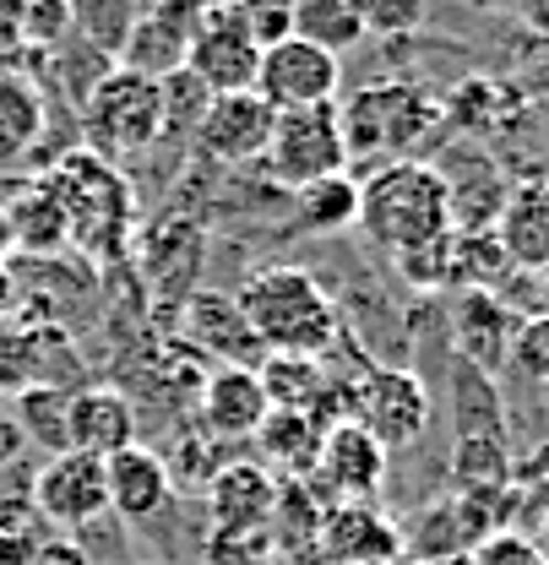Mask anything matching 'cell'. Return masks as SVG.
<instances>
[{
    "label": "cell",
    "instance_id": "1",
    "mask_svg": "<svg viewBox=\"0 0 549 565\" xmlns=\"http://www.w3.org/2000/svg\"><path fill=\"white\" fill-rule=\"evenodd\" d=\"M234 299H240L256 343L267 353H310V359H321L344 332V310L332 305L321 278L305 273V267H283V262L256 267L251 278L240 282Z\"/></svg>",
    "mask_w": 549,
    "mask_h": 565
},
{
    "label": "cell",
    "instance_id": "2",
    "mask_svg": "<svg viewBox=\"0 0 549 565\" xmlns=\"http://www.w3.org/2000/svg\"><path fill=\"white\" fill-rule=\"evenodd\" d=\"M370 245H381L387 256L413 250L435 234H452V207H446V185L435 174V163L424 158H398L381 163L359 180V223Z\"/></svg>",
    "mask_w": 549,
    "mask_h": 565
},
{
    "label": "cell",
    "instance_id": "3",
    "mask_svg": "<svg viewBox=\"0 0 549 565\" xmlns=\"http://www.w3.org/2000/svg\"><path fill=\"white\" fill-rule=\"evenodd\" d=\"M338 120H344V147H348V169L353 163H398L409 158L413 147H424L430 131H441L446 109L409 82H387V87H365L359 98L338 104Z\"/></svg>",
    "mask_w": 549,
    "mask_h": 565
},
{
    "label": "cell",
    "instance_id": "4",
    "mask_svg": "<svg viewBox=\"0 0 549 565\" xmlns=\"http://www.w3.org/2000/svg\"><path fill=\"white\" fill-rule=\"evenodd\" d=\"M44 185L55 191V202L66 212L71 239H82L98 256H120L126 228H131V191H126V180L115 174L109 158H98V152H66L61 169Z\"/></svg>",
    "mask_w": 549,
    "mask_h": 565
},
{
    "label": "cell",
    "instance_id": "5",
    "mask_svg": "<svg viewBox=\"0 0 549 565\" xmlns=\"http://www.w3.org/2000/svg\"><path fill=\"white\" fill-rule=\"evenodd\" d=\"M267 174L277 191H305L327 174H348V147L338 104H310V109H277L273 137H267Z\"/></svg>",
    "mask_w": 549,
    "mask_h": 565
},
{
    "label": "cell",
    "instance_id": "6",
    "mask_svg": "<svg viewBox=\"0 0 549 565\" xmlns=\"http://www.w3.org/2000/svg\"><path fill=\"white\" fill-rule=\"evenodd\" d=\"M158 131H163V87L152 76L115 66L87 87V141H93L87 152L126 158L158 141Z\"/></svg>",
    "mask_w": 549,
    "mask_h": 565
},
{
    "label": "cell",
    "instance_id": "7",
    "mask_svg": "<svg viewBox=\"0 0 549 565\" xmlns=\"http://www.w3.org/2000/svg\"><path fill=\"white\" fill-rule=\"evenodd\" d=\"M348 419L359 424L387 457L413 446L424 429H430V392L413 370H398V364H370L359 392H353V414Z\"/></svg>",
    "mask_w": 549,
    "mask_h": 565
},
{
    "label": "cell",
    "instance_id": "8",
    "mask_svg": "<svg viewBox=\"0 0 549 565\" xmlns=\"http://www.w3.org/2000/svg\"><path fill=\"white\" fill-rule=\"evenodd\" d=\"M338 87H344V66L338 55H327L321 44H305V39H277L262 50V66H256V93L277 109H310V104H338Z\"/></svg>",
    "mask_w": 549,
    "mask_h": 565
},
{
    "label": "cell",
    "instance_id": "9",
    "mask_svg": "<svg viewBox=\"0 0 549 565\" xmlns=\"http://www.w3.org/2000/svg\"><path fill=\"white\" fill-rule=\"evenodd\" d=\"M316 561L321 565H398L403 539L398 522L376 500H327L316 522Z\"/></svg>",
    "mask_w": 549,
    "mask_h": 565
},
{
    "label": "cell",
    "instance_id": "10",
    "mask_svg": "<svg viewBox=\"0 0 549 565\" xmlns=\"http://www.w3.org/2000/svg\"><path fill=\"white\" fill-rule=\"evenodd\" d=\"M33 511H39L50 527H66V533H82V527H93L98 516H109L104 457H87V451H55V457L39 468Z\"/></svg>",
    "mask_w": 549,
    "mask_h": 565
},
{
    "label": "cell",
    "instance_id": "11",
    "mask_svg": "<svg viewBox=\"0 0 549 565\" xmlns=\"http://www.w3.org/2000/svg\"><path fill=\"white\" fill-rule=\"evenodd\" d=\"M180 343L197 349L202 359H212V364H245V370H256L267 359V349L256 343V332H251V321L240 310V299L234 294H218V288H191L180 299Z\"/></svg>",
    "mask_w": 549,
    "mask_h": 565
},
{
    "label": "cell",
    "instance_id": "12",
    "mask_svg": "<svg viewBox=\"0 0 549 565\" xmlns=\"http://www.w3.org/2000/svg\"><path fill=\"white\" fill-rule=\"evenodd\" d=\"M381 484H387V451L353 419L327 424L321 457H316V473H310V490L321 494V500H376Z\"/></svg>",
    "mask_w": 549,
    "mask_h": 565
},
{
    "label": "cell",
    "instance_id": "13",
    "mask_svg": "<svg viewBox=\"0 0 549 565\" xmlns=\"http://www.w3.org/2000/svg\"><path fill=\"white\" fill-rule=\"evenodd\" d=\"M273 137V104L262 93H218L207 98L202 120H197V147L212 163H251L267 152Z\"/></svg>",
    "mask_w": 549,
    "mask_h": 565
},
{
    "label": "cell",
    "instance_id": "14",
    "mask_svg": "<svg viewBox=\"0 0 549 565\" xmlns=\"http://www.w3.org/2000/svg\"><path fill=\"white\" fill-rule=\"evenodd\" d=\"M197 28H202L197 0H152L147 17H141L137 28H131V39H126L120 66L137 71V76H152V82L186 71V55H191Z\"/></svg>",
    "mask_w": 549,
    "mask_h": 565
},
{
    "label": "cell",
    "instance_id": "15",
    "mask_svg": "<svg viewBox=\"0 0 549 565\" xmlns=\"http://www.w3.org/2000/svg\"><path fill=\"white\" fill-rule=\"evenodd\" d=\"M435 174L446 185V207H452L457 234H479V228L500 223V212L511 202V185L495 169V158H484L479 147H457V152H446V163H435Z\"/></svg>",
    "mask_w": 549,
    "mask_h": 565
},
{
    "label": "cell",
    "instance_id": "16",
    "mask_svg": "<svg viewBox=\"0 0 549 565\" xmlns=\"http://www.w3.org/2000/svg\"><path fill=\"white\" fill-rule=\"evenodd\" d=\"M197 414H202V429L218 446H234V440H256V429L273 408H267V392H262L256 370L212 364L202 392H197Z\"/></svg>",
    "mask_w": 549,
    "mask_h": 565
},
{
    "label": "cell",
    "instance_id": "17",
    "mask_svg": "<svg viewBox=\"0 0 549 565\" xmlns=\"http://www.w3.org/2000/svg\"><path fill=\"white\" fill-rule=\"evenodd\" d=\"M256 66H262V44L234 22V17H202L186 71L202 82L207 93H256Z\"/></svg>",
    "mask_w": 549,
    "mask_h": 565
},
{
    "label": "cell",
    "instance_id": "18",
    "mask_svg": "<svg viewBox=\"0 0 549 565\" xmlns=\"http://www.w3.org/2000/svg\"><path fill=\"white\" fill-rule=\"evenodd\" d=\"M452 353L463 364H474L484 375H500L506 370V349H511V332L522 316H511V305L500 294H484V288H463L452 294Z\"/></svg>",
    "mask_w": 549,
    "mask_h": 565
},
{
    "label": "cell",
    "instance_id": "19",
    "mask_svg": "<svg viewBox=\"0 0 549 565\" xmlns=\"http://www.w3.org/2000/svg\"><path fill=\"white\" fill-rule=\"evenodd\" d=\"M273 505H277V479L262 462H251V457L223 462V468L207 479L212 533H229V539H240V533H267Z\"/></svg>",
    "mask_w": 549,
    "mask_h": 565
},
{
    "label": "cell",
    "instance_id": "20",
    "mask_svg": "<svg viewBox=\"0 0 549 565\" xmlns=\"http://www.w3.org/2000/svg\"><path fill=\"white\" fill-rule=\"evenodd\" d=\"M137 446V408L115 386H82L66 397V451L87 457H115Z\"/></svg>",
    "mask_w": 549,
    "mask_h": 565
},
{
    "label": "cell",
    "instance_id": "21",
    "mask_svg": "<svg viewBox=\"0 0 549 565\" xmlns=\"http://www.w3.org/2000/svg\"><path fill=\"white\" fill-rule=\"evenodd\" d=\"M104 479H109V511L126 527H147L175 494L169 462L158 451H147V446H126V451L104 457Z\"/></svg>",
    "mask_w": 549,
    "mask_h": 565
},
{
    "label": "cell",
    "instance_id": "22",
    "mask_svg": "<svg viewBox=\"0 0 549 565\" xmlns=\"http://www.w3.org/2000/svg\"><path fill=\"white\" fill-rule=\"evenodd\" d=\"M321 435L327 424H316L310 414H267L256 429V451H262V468L273 473L277 484L288 479H310L316 473V457H321Z\"/></svg>",
    "mask_w": 549,
    "mask_h": 565
},
{
    "label": "cell",
    "instance_id": "23",
    "mask_svg": "<svg viewBox=\"0 0 549 565\" xmlns=\"http://www.w3.org/2000/svg\"><path fill=\"white\" fill-rule=\"evenodd\" d=\"M256 381L267 392V408L277 414H310L321 424V403H327V364L310 353H267L256 364Z\"/></svg>",
    "mask_w": 549,
    "mask_h": 565
},
{
    "label": "cell",
    "instance_id": "24",
    "mask_svg": "<svg viewBox=\"0 0 549 565\" xmlns=\"http://www.w3.org/2000/svg\"><path fill=\"white\" fill-rule=\"evenodd\" d=\"M495 239L506 245L517 273H545L549 267V185H522L495 223Z\"/></svg>",
    "mask_w": 549,
    "mask_h": 565
},
{
    "label": "cell",
    "instance_id": "25",
    "mask_svg": "<svg viewBox=\"0 0 549 565\" xmlns=\"http://www.w3.org/2000/svg\"><path fill=\"white\" fill-rule=\"evenodd\" d=\"M359 223V180L327 174L305 191H294V234H344Z\"/></svg>",
    "mask_w": 549,
    "mask_h": 565
},
{
    "label": "cell",
    "instance_id": "26",
    "mask_svg": "<svg viewBox=\"0 0 549 565\" xmlns=\"http://www.w3.org/2000/svg\"><path fill=\"white\" fill-rule=\"evenodd\" d=\"M452 414H457V435H506V408H500L495 375L463 364L457 353H452Z\"/></svg>",
    "mask_w": 549,
    "mask_h": 565
},
{
    "label": "cell",
    "instance_id": "27",
    "mask_svg": "<svg viewBox=\"0 0 549 565\" xmlns=\"http://www.w3.org/2000/svg\"><path fill=\"white\" fill-rule=\"evenodd\" d=\"M6 217H11V239H17V245H28V250H39V256L61 250V245L71 239L66 212H61L55 191H50L44 180H39V185H28V191L6 207Z\"/></svg>",
    "mask_w": 549,
    "mask_h": 565
},
{
    "label": "cell",
    "instance_id": "28",
    "mask_svg": "<svg viewBox=\"0 0 549 565\" xmlns=\"http://www.w3.org/2000/svg\"><path fill=\"white\" fill-rule=\"evenodd\" d=\"M288 6H294V39L321 44L327 55H344L365 39V22H359L353 0H288Z\"/></svg>",
    "mask_w": 549,
    "mask_h": 565
},
{
    "label": "cell",
    "instance_id": "29",
    "mask_svg": "<svg viewBox=\"0 0 549 565\" xmlns=\"http://www.w3.org/2000/svg\"><path fill=\"white\" fill-rule=\"evenodd\" d=\"M44 131V98L28 76L0 71V158H17Z\"/></svg>",
    "mask_w": 549,
    "mask_h": 565
},
{
    "label": "cell",
    "instance_id": "30",
    "mask_svg": "<svg viewBox=\"0 0 549 565\" xmlns=\"http://www.w3.org/2000/svg\"><path fill=\"white\" fill-rule=\"evenodd\" d=\"M452 245H457V234H435L413 250H398L392 262H398L403 282H413L419 294H452Z\"/></svg>",
    "mask_w": 549,
    "mask_h": 565
},
{
    "label": "cell",
    "instance_id": "31",
    "mask_svg": "<svg viewBox=\"0 0 549 565\" xmlns=\"http://www.w3.org/2000/svg\"><path fill=\"white\" fill-rule=\"evenodd\" d=\"M50 522L28 505V500H0V561H39L44 550H39V533H44Z\"/></svg>",
    "mask_w": 549,
    "mask_h": 565
},
{
    "label": "cell",
    "instance_id": "32",
    "mask_svg": "<svg viewBox=\"0 0 549 565\" xmlns=\"http://www.w3.org/2000/svg\"><path fill=\"white\" fill-rule=\"evenodd\" d=\"M506 364L534 381V386H549V316H522L517 332H511V349H506Z\"/></svg>",
    "mask_w": 549,
    "mask_h": 565
},
{
    "label": "cell",
    "instance_id": "33",
    "mask_svg": "<svg viewBox=\"0 0 549 565\" xmlns=\"http://www.w3.org/2000/svg\"><path fill=\"white\" fill-rule=\"evenodd\" d=\"M17 419H22V429H28L39 446H50V451H66V397H61V392H50V386H33V392L17 403Z\"/></svg>",
    "mask_w": 549,
    "mask_h": 565
},
{
    "label": "cell",
    "instance_id": "34",
    "mask_svg": "<svg viewBox=\"0 0 549 565\" xmlns=\"http://www.w3.org/2000/svg\"><path fill=\"white\" fill-rule=\"evenodd\" d=\"M76 6L71 0H22V50H55L66 44Z\"/></svg>",
    "mask_w": 549,
    "mask_h": 565
},
{
    "label": "cell",
    "instance_id": "35",
    "mask_svg": "<svg viewBox=\"0 0 549 565\" xmlns=\"http://www.w3.org/2000/svg\"><path fill=\"white\" fill-rule=\"evenodd\" d=\"M365 33L376 39H409L413 28L424 22V0H353Z\"/></svg>",
    "mask_w": 549,
    "mask_h": 565
},
{
    "label": "cell",
    "instance_id": "36",
    "mask_svg": "<svg viewBox=\"0 0 549 565\" xmlns=\"http://www.w3.org/2000/svg\"><path fill=\"white\" fill-rule=\"evenodd\" d=\"M229 17H234V22H240V28H245V33H251L262 50L294 33V6H288V0H240Z\"/></svg>",
    "mask_w": 549,
    "mask_h": 565
},
{
    "label": "cell",
    "instance_id": "37",
    "mask_svg": "<svg viewBox=\"0 0 549 565\" xmlns=\"http://www.w3.org/2000/svg\"><path fill=\"white\" fill-rule=\"evenodd\" d=\"M463 565H545L539 561V550H534V539L528 533H517V527H506V533H489L484 544H474Z\"/></svg>",
    "mask_w": 549,
    "mask_h": 565
},
{
    "label": "cell",
    "instance_id": "38",
    "mask_svg": "<svg viewBox=\"0 0 549 565\" xmlns=\"http://www.w3.org/2000/svg\"><path fill=\"white\" fill-rule=\"evenodd\" d=\"M22 50V0H0V61Z\"/></svg>",
    "mask_w": 549,
    "mask_h": 565
},
{
    "label": "cell",
    "instance_id": "39",
    "mask_svg": "<svg viewBox=\"0 0 549 565\" xmlns=\"http://www.w3.org/2000/svg\"><path fill=\"white\" fill-rule=\"evenodd\" d=\"M517 11H522L528 33H539V39H549V0H517Z\"/></svg>",
    "mask_w": 549,
    "mask_h": 565
},
{
    "label": "cell",
    "instance_id": "40",
    "mask_svg": "<svg viewBox=\"0 0 549 565\" xmlns=\"http://www.w3.org/2000/svg\"><path fill=\"white\" fill-rule=\"evenodd\" d=\"M528 539H534V550H539V561L549 565V511H545V516H539V522H534V533H528Z\"/></svg>",
    "mask_w": 549,
    "mask_h": 565
},
{
    "label": "cell",
    "instance_id": "41",
    "mask_svg": "<svg viewBox=\"0 0 549 565\" xmlns=\"http://www.w3.org/2000/svg\"><path fill=\"white\" fill-rule=\"evenodd\" d=\"M17 250V239H11V217H6V207H0V262Z\"/></svg>",
    "mask_w": 549,
    "mask_h": 565
},
{
    "label": "cell",
    "instance_id": "42",
    "mask_svg": "<svg viewBox=\"0 0 549 565\" xmlns=\"http://www.w3.org/2000/svg\"><path fill=\"white\" fill-rule=\"evenodd\" d=\"M539 316H549V267L539 273Z\"/></svg>",
    "mask_w": 549,
    "mask_h": 565
},
{
    "label": "cell",
    "instance_id": "43",
    "mask_svg": "<svg viewBox=\"0 0 549 565\" xmlns=\"http://www.w3.org/2000/svg\"><path fill=\"white\" fill-rule=\"evenodd\" d=\"M463 6H474V11H495V6H506V0H463Z\"/></svg>",
    "mask_w": 549,
    "mask_h": 565
}]
</instances>
